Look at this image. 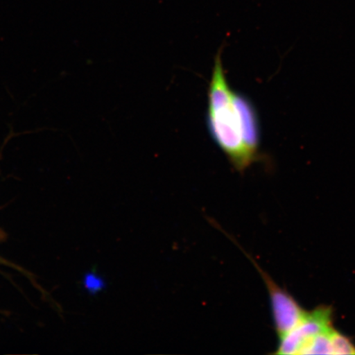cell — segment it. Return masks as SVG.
Segmentation results:
<instances>
[{"instance_id":"cell-4","label":"cell","mask_w":355,"mask_h":355,"mask_svg":"<svg viewBox=\"0 0 355 355\" xmlns=\"http://www.w3.org/2000/svg\"><path fill=\"white\" fill-rule=\"evenodd\" d=\"M87 283L89 288L96 291L100 290V288L104 286L103 282H102L100 278L93 276V275L87 277Z\"/></svg>"},{"instance_id":"cell-2","label":"cell","mask_w":355,"mask_h":355,"mask_svg":"<svg viewBox=\"0 0 355 355\" xmlns=\"http://www.w3.org/2000/svg\"><path fill=\"white\" fill-rule=\"evenodd\" d=\"M215 228L218 229L220 232L226 235L230 239L236 244L241 250L245 254L248 259H250L252 264L254 265L257 272L261 275L266 288H268L269 298L270 302V308H272V318L277 334L279 338L287 334L291 330L298 325L303 320L308 311L301 307L299 302L293 297L290 293L283 288L279 286L275 282L272 277L269 276L264 270L261 269L256 261L252 259V256L247 254L245 250L239 245L235 239L226 233L225 230L220 228V226L215 222L213 224Z\"/></svg>"},{"instance_id":"cell-3","label":"cell","mask_w":355,"mask_h":355,"mask_svg":"<svg viewBox=\"0 0 355 355\" xmlns=\"http://www.w3.org/2000/svg\"><path fill=\"white\" fill-rule=\"evenodd\" d=\"M331 306L321 305L307 314L294 329L279 338L276 354H305L310 345L324 331L334 327Z\"/></svg>"},{"instance_id":"cell-1","label":"cell","mask_w":355,"mask_h":355,"mask_svg":"<svg viewBox=\"0 0 355 355\" xmlns=\"http://www.w3.org/2000/svg\"><path fill=\"white\" fill-rule=\"evenodd\" d=\"M221 55L222 48L216 55L208 89L207 124L230 165L243 174L259 159V124L250 101L230 88Z\"/></svg>"}]
</instances>
